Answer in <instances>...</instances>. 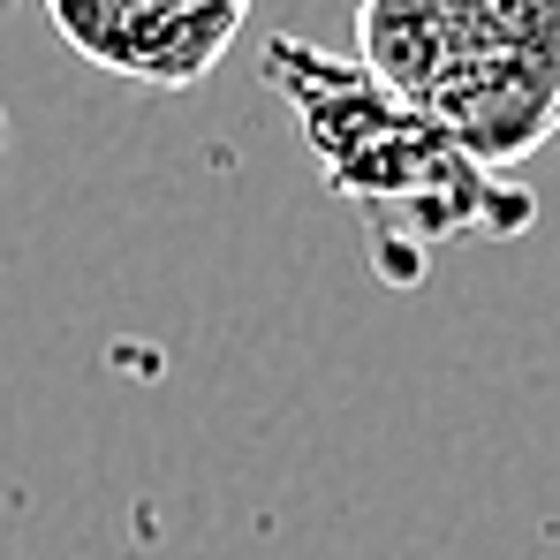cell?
I'll return each instance as SVG.
<instances>
[{"instance_id": "cell-5", "label": "cell", "mask_w": 560, "mask_h": 560, "mask_svg": "<svg viewBox=\"0 0 560 560\" xmlns=\"http://www.w3.org/2000/svg\"><path fill=\"white\" fill-rule=\"evenodd\" d=\"M15 8H23V0H0V23H8V15H15Z\"/></svg>"}, {"instance_id": "cell-1", "label": "cell", "mask_w": 560, "mask_h": 560, "mask_svg": "<svg viewBox=\"0 0 560 560\" xmlns=\"http://www.w3.org/2000/svg\"><path fill=\"white\" fill-rule=\"evenodd\" d=\"M357 61L492 175L560 137V0H357Z\"/></svg>"}, {"instance_id": "cell-4", "label": "cell", "mask_w": 560, "mask_h": 560, "mask_svg": "<svg viewBox=\"0 0 560 560\" xmlns=\"http://www.w3.org/2000/svg\"><path fill=\"white\" fill-rule=\"evenodd\" d=\"M8 137H15V121H8V98H0V152H8Z\"/></svg>"}, {"instance_id": "cell-3", "label": "cell", "mask_w": 560, "mask_h": 560, "mask_svg": "<svg viewBox=\"0 0 560 560\" xmlns=\"http://www.w3.org/2000/svg\"><path fill=\"white\" fill-rule=\"evenodd\" d=\"M38 8L77 61L144 92L205 84L250 23V0H38Z\"/></svg>"}, {"instance_id": "cell-2", "label": "cell", "mask_w": 560, "mask_h": 560, "mask_svg": "<svg viewBox=\"0 0 560 560\" xmlns=\"http://www.w3.org/2000/svg\"><path fill=\"white\" fill-rule=\"evenodd\" d=\"M266 84L295 106L326 183L372 220L378 243L424 250L447 235H492L530 220V197H500L492 167H477L417 106H401L364 61H334L311 38H273Z\"/></svg>"}]
</instances>
